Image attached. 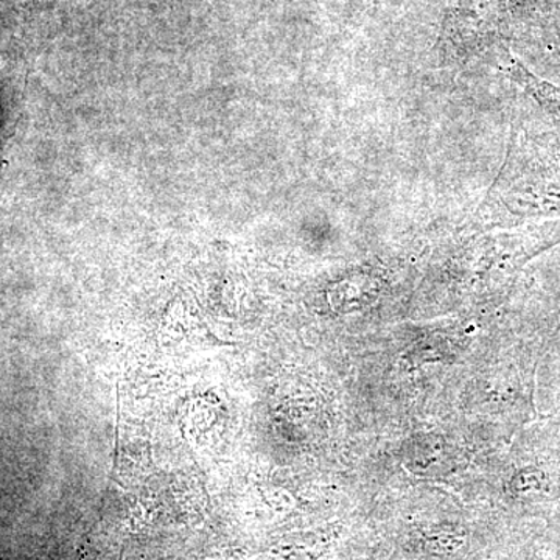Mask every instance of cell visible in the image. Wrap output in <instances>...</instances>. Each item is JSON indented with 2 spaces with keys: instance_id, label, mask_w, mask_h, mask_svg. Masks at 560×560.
<instances>
[{
  "instance_id": "cell-1",
  "label": "cell",
  "mask_w": 560,
  "mask_h": 560,
  "mask_svg": "<svg viewBox=\"0 0 560 560\" xmlns=\"http://www.w3.org/2000/svg\"><path fill=\"white\" fill-rule=\"evenodd\" d=\"M541 218L560 220V133L515 125L500 173L465 228L486 231Z\"/></svg>"
},
{
  "instance_id": "cell-2",
  "label": "cell",
  "mask_w": 560,
  "mask_h": 560,
  "mask_svg": "<svg viewBox=\"0 0 560 560\" xmlns=\"http://www.w3.org/2000/svg\"><path fill=\"white\" fill-rule=\"evenodd\" d=\"M503 72L520 89L525 90L547 114L560 123V86L534 75L528 68L512 57L503 65Z\"/></svg>"
},
{
  "instance_id": "cell-3",
  "label": "cell",
  "mask_w": 560,
  "mask_h": 560,
  "mask_svg": "<svg viewBox=\"0 0 560 560\" xmlns=\"http://www.w3.org/2000/svg\"><path fill=\"white\" fill-rule=\"evenodd\" d=\"M541 476H544L541 475V472L528 468V471L519 472V475L515 476L514 482H512V486L520 490V492L537 489V487L540 486Z\"/></svg>"
}]
</instances>
